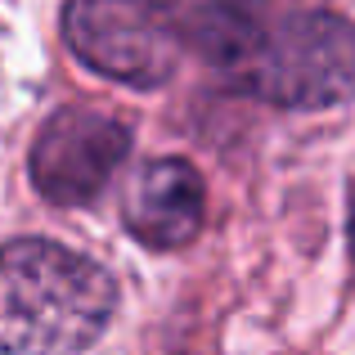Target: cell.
<instances>
[{"label": "cell", "instance_id": "cell-4", "mask_svg": "<svg viewBox=\"0 0 355 355\" xmlns=\"http://www.w3.org/2000/svg\"><path fill=\"white\" fill-rule=\"evenodd\" d=\"M130 153V126L104 108H59L32 139V184L59 207H86Z\"/></svg>", "mask_w": 355, "mask_h": 355}, {"label": "cell", "instance_id": "cell-1", "mask_svg": "<svg viewBox=\"0 0 355 355\" xmlns=\"http://www.w3.org/2000/svg\"><path fill=\"white\" fill-rule=\"evenodd\" d=\"M117 284L99 261L50 239L0 248V351L77 355L104 338Z\"/></svg>", "mask_w": 355, "mask_h": 355}, {"label": "cell", "instance_id": "cell-5", "mask_svg": "<svg viewBox=\"0 0 355 355\" xmlns=\"http://www.w3.org/2000/svg\"><path fill=\"white\" fill-rule=\"evenodd\" d=\"M126 230L144 248H184L198 239L202 216H207V189L202 175L184 157H157L130 180L126 189Z\"/></svg>", "mask_w": 355, "mask_h": 355}, {"label": "cell", "instance_id": "cell-7", "mask_svg": "<svg viewBox=\"0 0 355 355\" xmlns=\"http://www.w3.org/2000/svg\"><path fill=\"white\" fill-rule=\"evenodd\" d=\"M351 252H355V211H351Z\"/></svg>", "mask_w": 355, "mask_h": 355}, {"label": "cell", "instance_id": "cell-3", "mask_svg": "<svg viewBox=\"0 0 355 355\" xmlns=\"http://www.w3.org/2000/svg\"><path fill=\"white\" fill-rule=\"evenodd\" d=\"M63 41L99 77L135 90L171 81L189 50L171 0H68Z\"/></svg>", "mask_w": 355, "mask_h": 355}, {"label": "cell", "instance_id": "cell-6", "mask_svg": "<svg viewBox=\"0 0 355 355\" xmlns=\"http://www.w3.org/2000/svg\"><path fill=\"white\" fill-rule=\"evenodd\" d=\"M189 50L220 68H243L270 32L266 0H171Z\"/></svg>", "mask_w": 355, "mask_h": 355}, {"label": "cell", "instance_id": "cell-2", "mask_svg": "<svg viewBox=\"0 0 355 355\" xmlns=\"http://www.w3.org/2000/svg\"><path fill=\"white\" fill-rule=\"evenodd\" d=\"M239 72L270 104H342L355 95V23L329 9H306L284 23H270V32Z\"/></svg>", "mask_w": 355, "mask_h": 355}]
</instances>
